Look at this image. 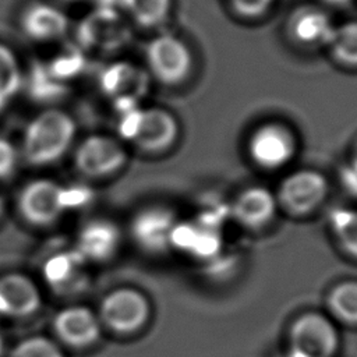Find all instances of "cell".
<instances>
[{
  "instance_id": "obj_1",
  "label": "cell",
  "mask_w": 357,
  "mask_h": 357,
  "mask_svg": "<svg viewBox=\"0 0 357 357\" xmlns=\"http://www.w3.org/2000/svg\"><path fill=\"white\" fill-rule=\"evenodd\" d=\"M74 135L75 123L67 113L54 109L45 110L26 126L22 153L31 165H50L68 151Z\"/></svg>"
},
{
  "instance_id": "obj_2",
  "label": "cell",
  "mask_w": 357,
  "mask_h": 357,
  "mask_svg": "<svg viewBox=\"0 0 357 357\" xmlns=\"http://www.w3.org/2000/svg\"><path fill=\"white\" fill-rule=\"evenodd\" d=\"M287 344L290 357H335L340 336L329 315L319 311H307L290 324Z\"/></svg>"
},
{
  "instance_id": "obj_3",
  "label": "cell",
  "mask_w": 357,
  "mask_h": 357,
  "mask_svg": "<svg viewBox=\"0 0 357 357\" xmlns=\"http://www.w3.org/2000/svg\"><path fill=\"white\" fill-rule=\"evenodd\" d=\"M152 314L145 293L134 287H119L109 291L99 304L98 317L102 328L128 336L145 328Z\"/></svg>"
},
{
  "instance_id": "obj_4",
  "label": "cell",
  "mask_w": 357,
  "mask_h": 357,
  "mask_svg": "<svg viewBox=\"0 0 357 357\" xmlns=\"http://www.w3.org/2000/svg\"><path fill=\"white\" fill-rule=\"evenodd\" d=\"M123 137L146 152H159L170 148L178 135V124L173 114L163 109H135L120 123Z\"/></svg>"
},
{
  "instance_id": "obj_5",
  "label": "cell",
  "mask_w": 357,
  "mask_h": 357,
  "mask_svg": "<svg viewBox=\"0 0 357 357\" xmlns=\"http://www.w3.org/2000/svg\"><path fill=\"white\" fill-rule=\"evenodd\" d=\"M278 205L294 218L315 213L329 195V181L325 174L314 169H300L289 173L275 192Z\"/></svg>"
},
{
  "instance_id": "obj_6",
  "label": "cell",
  "mask_w": 357,
  "mask_h": 357,
  "mask_svg": "<svg viewBox=\"0 0 357 357\" xmlns=\"http://www.w3.org/2000/svg\"><path fill=\"white\" fill-rule=\"evenodd\" d=\"M178 223L176 212L166 205L153 204L141 208L130 220L134 244L149 255H163L172 250V237Z\"/></svg>"
},
{
  "instance_id": "obj_7",
  "label": "cell",
  "mask_w": 357,
  "mask_h": 357,
  "mask_svg": "<svg viewBox=\"0 0 357 357\" xmlns=\"http://www.w3.org/2000/svg\"><path fill=\"white\" fill-rule=\"evenodd\" d=\"M67 208V192L63 185L49 178L28 183L20 192L21 216L33 226H49L60 219Z\"/></svg>"
},
{
  "instance_id": "obj_8",
  "label": "cell",
  "mask_w": 357,
  "mask_h": 357,
  "mask_svg": "<svg viewBox=\"0 0 357 357\" xmlns=\"http://www.w3.org/2000/svg\"><path fill=\"white\" fill-rule=\"evenodd\" d=\"M296 148V138L286 126L266 123L251 134L247 152L258 167L272 172L284 167L293 159Z\"/></svg>"
},
{
  "instance_id": "obj_9",
  "label": "cell",
  "mask_w": 357,
  "mask_h": 357,
  "mask_svg": "<svg viewBox=\"0 0 357 357\" xmlns=\"http://www.w3.org/2000/svg\"><path fill=\"white\" fill-rule=\"evenodd\" d=\"M127 162L124 146L107 135H89L77 148L75 166L86 177H106L119 172Z\"/></svg>"
},
{
  "instance_id": "obj_10",
  "label": "cell",
  "mask_w": 357,
  "mask_h": 357,
  "mask_svg": "<svg viewBox=\"0 0 357 357\" xmlns=\"http://www.w3.org/2000/svg\"><path fill=\"white\" fill-rule=\"evenodd\" d=\"M146 60L152 73L167 84L181 81L191 68V53L188 47L173 35L155 38L148 45Z\"/></svg>"
},
{
  "instance_id": "obj_11",
  "label": "cell",
  "mask_w": 357,
  "mask_h": 357,
  "mask_svg": "<svg viewBox=\"0 0 357 357\" xmlns=\"http://www.w3.org/2000/svg\"><path fill=\"white\" fill-rule=\"evenodd\" d=\"M278 209L275 192L264 185H250L241 190L230 206L234 220L248 230L268 227L275 220Z\"/></svg>"
},
{
  "instance_id": "obj_12",
  "label": "cell",
  "mask_w": 357,
  "mask_h": 357,
  "mask_svg": "<svg viewBox=\"0 0 357 357\" xmlns=\"http://www.w3.org/2000/svg\"><path fill=\"white\" fill-rule=\"evenodd\" d=\"M53 331L64 344L74 349H86L99 340L102 325L98 314L91 308L70 305L56 314Z\"/></svg>"
},
{
  "instance_id": "obj_13",
  "label": "cell",
  "mask_w": 357,
  "mask_h": 357,
  "mask_svg": "<svg viewBox=\"0 0 357 357\" xmlns=\"http://www.w3.org/2000/svg\"><path fill=\"white\" fill-rule=\"evenodd\" d=\"M121 241V230L113 220L93 219L78 231L75 251L86 262H106L117 255Z\"/></svg>"
},
{
  "instance_id": "obj_14",
  "label": "cell",
  "mask_w": 357,
  "mask_h": 357,
  "mask_svg": "<svg viewBox=\"0 0 357 357\" xmlns=\"http://www.w3.org/2000/svg\"><path fill=\"white\" fill-rule=\"evenodd\" d=\"M222 248V237L216 226L202 220L180 222L172 237V250H178L195 259L211 261Z\"/></svg>"
},
{
  "instance_id": "obj_15",
  "label": "cell",
  "mask_w": 357,
  "mask_h": 357,
  "mask_svg": "<svg viewBox=\"0 0 357 357\" xmlns=\"http://www.w3.org/2000/svg\"><path fill=\"white\" fill-rule=\"evenodd\" d=\"M40 293L32 279L17 272L0 276V315L31 317L40 308Z\"/></svg>"
},
{
  "instance_id": "obj_16",
  "label": "cell",
  "mask_w": 357,
  "mask_h": 357,
  "mask_svg": "<svg viewBox=\"0 0 357 357\" xmlns=\"http://www.w3.org/2000/svg\"><path fill=\"white\" fill-rule=\"evenodd\" d=\"M86 261L77 252H63L50 258L45 265L47 284L60 294H70L85 286Z\"/></svg>"
},
{
  "instance_id": "obj_17",
  "label": "cell",
  "mask_w": 357,
  "mask_h": 357,
  "mask_svg": "<svg viewBox=\"0 0 357 357\" xmlns=\"http://www.w3.org/2000/svg\"><path fill=\"white\" fill-rule=\"evenodd\" d=\"M67 25V17L59 8L49 4H33L22 17L25 32L36 40L60 38L66 32Z\"/></svg>"
},
{
  "instance_id": "obj_18",
  "label": "cell",
  "mask_w": 357,
  "mask_h": 357,
  "mask_svg": "<svg viewBox=\"0 0 357 357\" xmlns=\"http://www.w3.org/2000/svg\"><path fill=\"white\" fill-rule=\"evenodd\" d=\"M81 36L88 45L109 49L121 42L124 36V25L110 10L95 11L84 20L81 25Z\"/></svg>"
},
{
  "instance_id": "obj_19",
  "label": "cell",
  "mask_w": 357,
  "mask_h": 357,
  "mask_svg": "<svg viewBox=\"0 0 357 357\" xmlns=\"http://www.w3.org/2000/svg\"><path fill=\"white\" fill-rule=\"evenodd\" d=\"M291 35L303 43H329L335 26L328 15L314 7H307L296 11L289 22Z\"/></svg>"
},
{
  "instance_id": "obj_20",
  "label": "cell",
  "mask_w": 357,
  "mask_h": 357,
  "mask_svg": "<svg viewBox=\"0 0 357 357\" xmlns=\"http://www.w3.org/2000/svg\"><path fill=\"white\" fill-rule=\"evenodd\" d=\"M105 91L119 102L134 106L135 99L144 89V79L137 67L127 63H119L107 70L102 78Z\"/></svg>"
},
{
  "instance_id": "obj_21",
  "label": "cell",
  "mask_w": 357,
  "mask_h": 357,
  "mask_svg": "<svg viewBox=\"0 0 357 357\" xmlns=\"http://www.w3.org/2000/svg\"><path fill=\"white\" fill-rule=\"evenodd\" d=\"M329 317L349 326H357V280L347 279L333 284L326 294Z\"/></svg>"
},
{
  "instance_id": "obj_22",
  "label": "cell",
  "mask_w": 357,
  "mask_h": 357,
  "mask_svg": "<svg viewBox=\"0 0 357 357\" xmlns=\"http://www.w3.org/2000/svg\"><path fill=\"white\" fill-rule=\"evenodd\" d=\"M328 225L337 245L357 259V208H333L329 212Z\"/></svg>"
},
{
  "instance_id": "obj_23",
  "label": "cell",
  "mask_w": 357,
  "mask_h": 357,
  "mask_svg": "<svg viewBox=\"0 0 357 357\" xmlns=\"http://www.w3.org/2000/svg\"><path fill=\"white\" fill-rule=\"evenodd\" d=\"M20 82L21 73L15 54L7 46L0 45V109L17 93Z\"/></svg>"
},
{
  "instance_id": "obj_24",
  "label": "cell",
  "mask_w": 357,
  "mask_h": 357,
  "mask_svg": "<svg viewBox=\"0 0 357 357\" xmlns=\"http://www.w3.org/2000/svg\"><path fill=\"white\" fill-rule=\"evenodd\" d=\"M337 60L349 66H357V22H346L333 29L329 40Z\"/></svg>"
},
{
  "instance_id": "obj_25",
  "label": "cell",
  "mask_w": 357,
  "mask_h": 357,
  "mask_svg": "<svg viewBox=\"0 0 357 357\" xmlns=\"http://www.w3.org/2000/svg\"><path fill=\"white\" fill-rule=\"evenodd\" d=\"M131 17L144 26L162 22L170 8V0H123Z\"/></svg>"
},
{
  "instance_id": "obj_26",
  "label": "cell",
  "mask_w": 357,
  "mask_h": 357,
  "mask_svg": "<svg viewBox=\"0 0 357 357\" xmlns=\"http://www.w3.org/2000/svg\"><path fill=\"white\" fill-rule=\"evenodd\" d=\"M10 357H64V354L54 340L36 335L18 342Z\"/></svg>"
},
{
  "instance_id": "obj_27",
  "label": "cell",
  "mask_w": 357,
  "mask_h": 357,
  "mask_svg": "<svg viewBox=\"0 0 357 357\" xmlns=\"http://www.w3.org/2000/svg\"><path fill=\"white\" fill-rule=\"evenodd\" d=\"M17 151L6 138L0 137V178L10 177L17 166Z\"/></svg>"
},
{
  "instance_id": "obj_28",
  "label": "cell",
  "mask_w": 357,
  "mask_h": 357,
  "mask_svg": "<svg viewBox=\"0 0 357 357\" xmlns=\"http://www.w3.org/2000/svg\"><path fill=\"white\" fill-rule=\"evenodd\" d=\"M339 180L340 184L350 197L357 198V162L350 160L347 165H344L339 172Z\"/></svg>"
},
{
  "instance_id": "obj_29",
  "label": "cell",
  "mask_w": 357,
  "mask_h": 357,
  "mask_svg": "<svg viewBox=\"0 0 357 357\" xmlns=\"http://www.w3.org/2000/svg\"><path fill=\"white\" fill-rule=\"evenodd\" d=\"M272 3L273 0H231L234 10L247 17L262 14Z\"/></svg>"
},
{
  "instance_id": "obj_30",
  "label": "cell",
  "mask_w": 357,
  "mask_h": 357,
  "mask_svg": "<svg viewBox=\"0 0 357 357\" xmlns=\"http://www.w3.org/2000/svg\"><path fill=\"white\" fill-rule=\"evenodd\" d=\"M325 1H328V3H331V4L342 6V4H346V3H349V1H351V0H325Z\"/></svg>"
},
{
  "instance_id": "obj_31",
  "label": "cell",
  "mask_w": 357,
  "mask_h": 357,
  "mask_svg": "<svg viewBox=\"0 0 357 357\" xmlns=\"http://www.w3.org/2000/svg\"><path fill=\"white\" fill-rule=\"evenodd\" d=\"M3 349H4V340H3L1 331H0V357H1V354H3Z\"/></svg>"
},
{
  "instance_id": "obj_32",
  "label": "cell",
  "mask_w": 357,
  "mask_h": 357,
  "mask_svg": "<svg viewBox=\"0 0 357 357\" xmlns=\"http://www.w3.org/2000/svg\"><path fill=\"white\" fill-rule=\"evenodd\" d=\"M351 159L357 162V142H356V145H354V152H353V158H351Z\"/></svg>"
}]
</instances>
